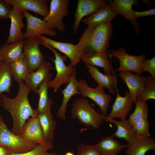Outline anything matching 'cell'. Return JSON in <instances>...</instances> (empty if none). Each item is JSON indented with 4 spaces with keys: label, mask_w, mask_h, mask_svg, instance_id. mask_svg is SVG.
Returning a JSON list of instances; mask_svg holds the SVG:
<instances>
[{
    "label": "cell",
    "mask_w": 155,
    "mask_h": 155,
    "mask_svg": "<svg viewBox=\"0 0 155 155\" xmlns=\"http://www.w3.org/2000/svg\"><path fill=\"white\" fill-rule=\"evenodd\" d=\"M18 92L14 98L6 96L3 93L1 95V106L10 114L13 121V126L11 131L20 136L25 123L30 117H37L36 109L31 106L28 98L31 91L26 85L24 81L18 83Z\"/></svg>",
    "instance_id": "cell-1"
},
{
    "label": "cell",
    "mask_w": 155,
    "mask_h": 155,
    "mask_svg": "<svg viewBox=\"0 0 155 155\" xmlns=\"http://www.w3.org/2000/svg\"><path fill=\"white\" fill-rule=\"evenodd\" d=\"M113 29L111 22L102 23L92 27H87L77 44L83 54L100 53L107 50Z\"/></svg>",
    "instance_id": "cell-2"
},
{
    "label": "cell",
    "mask_w": 155,
    "mask_h": 155,
    "mask_svg": "<svg viewBox=\"0 0 155 155\" xmlns=\"http://www.w3.org/2000/svg\"><path fill=\"white\" fill-rule=\"evenodd\" d=\"M71 117L78 119L84 126L95 129H98L104 121L103 115L97 112L85 97L78 98L73 103Z\"/></svg>",
    "instance_id": "cell-3"
},
{
    "label": "cell",
    "mask_w": 155,
    "mask_h": 155,
    "mask_svg": "<svg viewBox=\"0 0 155 155\" xmlns=\"http://www.w3.org/2000/svg\"><path fill=\"white\" fill-rule=\"evenodd\" d=\"M38 144L22 138L9 130L0 114V146L9 148L13 153H22L28 152Z\"/></svg>",
    "instance_id": "cell-4"
},
{
    "label": "cell",
    "mask_w": 155,
    "mask_h": 155,
    "mask_svg": "<svg viewBox=\"0 0 155 155\" xmlns=\"http://www.w3.org/2000/svg\"><path fill=\"white\" fill-rule=\"evenodd\" d=\"M42 44L51 50L55 56V59L51 58V60L55 63L57 74L55 78L50 81L49 87L53 88L54 92H56L61 86L69 82L74 67L71 63L68 66L65 64L64 62L68 58L67 56H62L56 49L49 44L44 42Z\"/></svg>",
    "instance_id": "cell-5"
},
{
    "label": "cell",
    "mask_w": 155,
    "mask_h": 155,
    "mask_svg": "<svg viewBox=\"0 0 155 155\" xmlns=\"http://www.w3.org/2000/svg\"><path fill=\"white\" fill-rule=\"evenodd\" d=\"M78 89L81 96L92 100L98 106L102 114L107 116L112 97L105 93L104 88L99 85L95 88H91L86 80L80 79L78 81Z\"/></svg>",
    "instance_id": "cell-6"
},
{
    "label": "cell",
    "mask_w": 155,
    "mask_h": 155,
    "mask_svg": "<svg viewBox=\"0 0 155 155\" xmlns=\"http://www.w3.org/2000/svg\"><path fill=\"white\" fill-rule=\"evenodd\" d=\"M50 2L49 13L44 19L49 28H56L60 32H64L65 27L63 19L68 15L69 0H52Z\"/></svg>",
    "instance_id": "cell-7"
},
{
    "label": "cell",
    "mask_w": 155,
    "mask_h": 155,
    "mask_svg": "<svg viewBox=\"0 0 155 155\" xmlns=\"http://www.w3.org/2000/svg\"><path fill=\"white\" fill-rule=\"evenodd\" d=\"M23 52L29 67V72L36 71L45 61L46 57L40 48L43 42L39 36L25 38Z\"/></svg>",
    "instance_id": "cell-8"
},
{
    "label": "cell",
    "mask_w": 155,
    "mask_h": 155,
    "mask_svg": "<svg viewBox=\"0 0 155 155\" xmlns=\"http://www.w3.org/2000/svg\"><path fill=\"white\" fill-rule=\"evenodd\" d=\"M126 50V48L121 47L118 50L111 51V56L116 57L120 62L119 66L115 69V72L130 71L141 75L142 73L141 69L142 63L146 58V55H131Z\"/></svg>",
    "instance_id": "cell-9"
},
{
    "label": "cell",
    "mask_w": 155,
    "mask_h": 155,
    "mask_svg": "<svg viewBox=\"0 0 155 155\" xmlns=\"http://www.w3.org/2000/svg\"><path fill=\"white\" fill-rule=\"evenodd\" d=\"M109 4L106 0H78L73 25V32L76 34L82 18L90 15Z\"/></svg>",
    "instance_id": "cell-10"
},
{
    "label": "cell",
    "mask_w": 155,
    "mask_h": 155,
    "mask_svg": "<svg viewBox=\"0 0 155 155\" xmlns=\"http://www.w3.org/2000/svg\"><path fill=\"white\" fill-rule=\"evenodd\" d=\"M23 13L27 21L26 28L24 34L25 39L42 34L53 36L56 35V31L49 28L44 20L34 16L27 11H23Z\"/></svg>",
    "instance_id": "cell-11"
},
{
    "label": "cell",
    "mask_w": 155,
    "mask_h": 155,
    "mask_svg": "<svg viewBox=\"0 0 155 155\" xmlns=\"http://www.w3.org/2000/svg\"><path fill=\"white\" fill-rule=\"evenodd\" d=\"M38 36L41 39L43 42L49 45L65 55L70 59L71 63L73 67L81 60V58L83 53L78 44L74 45L71 43L58 42L42 35Z\"/></svg>",
    "instance_id": "cell-12"
},
{
    "label": "cell",
    "mask_w": 155,
    "mask_h": 155,
    "mask_svg": "<svg viewBox=\"0 0 155 155\" xmlns=\"http://www.w3.org/2000/svg\"><path fill=\"white\" fill-rule=\"evenodd\" d=\"M109 4L113 11L117 15L122 16L132 24L138 35L140 34L141 28L138 21L134 17L132 9L133 5H138L136 0H109Z\"/></svg>",
    "instance_id": "cell-13"
},
{
    "label": "cell",
    "mask_w": 155,
    "mask_h": 155,
    "mask_svg": "<svg viewBox=\"0 0 155 155\" xmlns=\"http://www.w3.org/2000/svg\"><path fill=\"white\" fill-rule=\"evenodd\" d=\"M117 96L112 106L111 112L107 117L115 119L119 118L120 120L127 119V118L133 106L134 102L131 98L129 91H126L125 96H121L119 90L116 89Z\"/></svg>",
    "instance_id": "cell-14"
},
{
    "label": "cell",
    "mask_w": 155,
    "mask_h": 155,
    "mask_svg": "<svg viewBox=\"0 0 155 155\" xmlns=\"http://www.w3.org/2000/svg\"><path fill=\"white\" fill-rule=\"evenodd\" d=\"M12 8L22 11H30L44 18L49 10L46 0H6Z\"/></svg>",
    "instance_id": "cell-15"
},
{
    "label": "cell",
    "mask_w": 155,
    "mask_h": 155,
    "mask_svg": "<svg viewBox=\"0 0 155 155\" xmlns=\"http://www.w3.org/2000/svg\"><path fill=\"white\" fill-rule=\"evenodd\" d=\"M23 11L12 8L9 16L11 23L9 35L6 42L8 44L24 40L25 38L22 29L25 24L23 22Z\"/></svg>",
    "instance_id": "cell-16"
},
{
    "label": "cell",
    "mask_w": 155,
    "mask_h": 155,
    "mask_svg": "<svg viewBox=\"0 0 155 155\" xmlns=\"http://www.w3.org/2000/svg\"><path fill=\"white\" fill-rule=\"evenodd\" d=\"M53 68L51 63L45 61L36 71L28 73L25 84L31 91L37 94L39 86L49 75Z\"/></svg>",
    "instance_id": "cell-17"
},
{
    "label": "cell",
    "mask_w": 155,
    "mask_h": 155,
    "mask_svg": "<svg viewBox=\"0 0 155 155\" xmlns=\"http://www.w3.org/2000/svg\"><path fill=\"white\" fill-rule=\"evenodd\" d=\"M119 75L126 84L131 98L135 102L137 96L143 90L146 77L130 71L120 72Z\"/></svg>",
    "instance_id": "cell-18"
},
{
    "label": "cell",
    "mask_w": 155,
    "mask_h": 155,
    "mask_svg": "<svg viewBox=\"0 0 155 155\" xmlns=\"http://www.w3.org/2000/svg\"><path fill=\"white\" fill-rule=\"evenodd\" d=\"M76 77V70L74 67L70 81L65 88L61 90L63 94V101L56 114L57 117L59 120L65 121L66 119L65 114L69 100L74 95L80 94L78 89V81Z\"/></svg>",
    "instance_id": "cell-19"
},
{
    "label": "cell",
    "mask_w": 155,
    "mask_h": 155,
    "mask_svg": "<svg viewBox=\"0 0 155 155\" xmlns=\"http://www.w3.org/2000/svg\"><path fill=\"white\" fill-rule=\"evenodd\" d=\"M91 77L99 86L106 88L112 94L116 93L118 84L117 78L115 73L104 74L98 69L88 63H85Z\"/></svg>",
    "instance_id": "cell-20"
},
{
    "label": "cell",
    "mask_w": 155,
    "mask_h": 155,
    "mask_svg": "<svg viewBox=\"0 0 155 155\" xmlns=\"http://www.w3.org/2000/svg\"><path fill=\"white\" fill-rule=\"evenodd\" d=\"M155 150V139L136 134L133 142L128 144L126 148V155H145L150 150Z\"/></svg>",
    "instance_id": "cell-21"
},
{
    "label": "cell",
    "mask_w": 155,
    "mask_h": 155,
    "mask_svg": "<svg viewBox=\"0 0 155 155\" xmlns=\"http://www.w3.org/2000/svg\"><path fill=\"white\" fill-rule=\"evenodd\" d=\"M37 117L44 143H53L57 123L54 119L51 110L38 113Z\"/></svg>",
    "instance_id": "cell-22"
},
{
    "label": "cell",
    "mask_w": 155,
    "mask_h": 155,
    "mask_svg": "<svg viewBox=\"0 0 155 155\" xmlns=\"http://www.w3.org/2000/svg\"><path fill=\"white\" fill-rule=\"evenodd\" d=\"M20 137L26 140L38 144H45L37 117H30L27 119L24 125Z\"/></svg>",
    "instance_id": "cell-23"
},
{
    "label": "cell",
    "mask_w": 155,
    "mask_h": 155,
    "mask_svg": "<svg viewBox=\"0 0 155 155\" xmlns=\"http://www.w3.org/2000/svg\"><path fill=\"white\" fill-rule=\"evenodd\" d=\"M107 50L100 53H89L82 54L81 60L85 63L102 68L105 74L114 73L108 59Z\"/></svg>",
    "instance_id": "cell-24"
},
{
    "label": "cell",
    "mask_w": 155,
    "mask_h": 155,
    "mask_svg": "<svg viewBox=\"0 0 155 155\" xmlns=\"http://www.w3.org/2000/svg\"><path fill=\"white\" fill-rule=\"evenodd\" d=\"M113 134L102 137L94 146L100 155H117L127 145L121 144L114 138Z\"/></svg>",
    "instance_id": "cell-25"
},
{
    "label": "cell",
    "mask_w": 155,
    "mask_h": 155,
    "mask_svg": "<svg viewBox=\"0 0 155 155\" xmlns=\"http://www.w3.org/2000/svg\"><path fill=\"white\" fill-rule=\"evenodd\" d=\"M117 15L112 10L110 5L103 7L94 13L83 19L82 22L90 28L99 24L111 22Z\"/></svg>",
    "instance_id": "cell-26"
},
{
    "label": "cell",
    "mask_w": 155,
    "mask_h": 155,
    "mask_svg": "<svg viewBox=\"0 0 155 155\" xmlns=\"http://www.w3.org/2000/svg\"><path fill=\"white\" fill-rule=\"evenodd\" d=\"M103 118L104 121L113 123L117 127V130L113 134L114 137L120 139L123 138L128 144L133 142L136 134L128 119L120 120L118 121L109 118L107 116L103 115Z\"/></svg>",
    "instance_id": "cell-27"
},
{
    "label": "cell",
    "mask_w": 155,
    "mask_h": 155,
    "mask_svg": "<svg viewBox=\"0 0 155 155\" xmlns=\"http://www.w3.org/2000/svg\"><path fill=\"white\" fill-rule=\"evenodd\" d=\"M24 40L9 44L5 42L1 46V54L2 62L10 63L23 58Z\"/></svg>",
    "instance_id": "cell-28"
},
{
    "label": "cell",
    "mask_w": 155,
    "mask_h": 155,
    "mask_svg": "<svg viewBox=\"0 0 155 155\" xmlns=\"http://www.w3.org/2000/svg\"><path fill=\"white\" fill-rule=\"evenodd\" d=\"M52 75L50 73L43 82L39 86L37 90V94L39 98L38 106L36 109L38 113L51 110L54 103L53 101L48 96L49 84L51 81Z\"/></svg>",
    "instance_id": "cell-29"
},
{
    "label": "cell",
    "mask_w": 155,
    "mask_h": 155,
    "mask_svg": "<svg viewBox=\"0 0 155 155\" xmlns=\"http://www.w3.org/2000/svg\"><path fill=\"white\" fill-rule=\"evenodd\" d=\"M12 77L9 63L2 62L0 64V106L2 104L1 94L3 92H10L12 84Z\"/></svg>",
    "instance_id": "cell-30"
},
{
    "label": "cell",
    "mask_w": 155,
    "mask_h": 155,
    "mask_svg": "<svg viewBox=\"0 0 155 155\" xmlns=\"http://www.w3.org/2000/svg\"><path fill=\"white\" fill-rule=\"evenodd\" d=\"M10 71L15 80L19 83L21 81H25L29 73L27 62L24 57L9 63Z\"/></svg>",
    "instance_id": "cell-31"
},
{
    "label": "cell",
    "mask_w": 155,
    "mask_h": 155,
    "mask_svg": "<svg viewBox=\"0 0 155 155\" xmlns=\"http://www.w3.org/2000/svg\"><path fill=\"white\" fill-rule=\"evenodd\" d=\"M140 100L146 102L150 99H155V78L151 75L146 77L143 90L137 96Z\"/></svg>",
    "instance_id": "cell-32"
},
{
    "label": "cell",
    "mask_w": 155,
    "mask_h": 155,
    "mask_svg": "<svg viewBox=\"0 0 155 155\" xmlns=\"http://www.w3.org/2000/svg\"><path fill=\"white\" fill-rule=\"evenodd\" d=\"M135 107L133 112L130 114L128 120L130 125H133L143 117L148 116V106L146 102L140 100L137 97Z\"/></svg>",
    "instance_id": "cell-33"
},
{
    "label": "cell",
    "mask_w": 155,
    "mask_h": 155,
    "mask_svg": "<svg viewBox=\"0 0 155 155\" xmlns=\"http://www.w3.org/2000/svg\"><path fill=\"white\" fill-rule=\"evenodd\" d=\"M54 147L53 143L38 144L34 148L28 152L22 153H13L11 155H58L56 152H48Z\"/></svg>",
    "instance_id": "cell-34"
},
{
    "label": "cell",
    "mask_w": 155,
    "mask_h": 155,
    "mask_svg": "<svg viewBox=\"0 0 155 155\" xmlns=\"http://www.w3.org/2000/svg\"><path fill=\"white\" fill-rule=\"evenodd\" d=\"M148 116L145 117L134 123L132 128L136 134L149 137L151 135L149 131V123Z\"/></svg>",
    "instance_id": "cell-35"
},
{
    "label": "cell",
    "mask_w": 155,
    "mask_h": 155,
    "mask_svg": "<svg viewBox=\"0 0 155 155\" xmlns=\"http://www.w3.org/2000/svg\"><path fill=\"white\" fill-rule=\"evenodd\" d=\"M141 69L142 73L147 71L155 78V57L143 60L142 63Z\"/></svg>",
    "instance_id": "cell-36"
},
{
    "label": "cell",
    "mask_w": 155,
    "mask_h": 155,
    "mask_svg": "<svg viewBox=\"0 0 155 155\" xmlns=\"http://www.w3.org/2000/svg\"><path fill=\"white\" fill-rule=\"evenodd\" d=\"M78 155H100L94 145L80 144L78 148Z\"/></svg>",
    "instance_id": "cell-37"
},
{
    "label": "cell",
    "mask_w": 155,
    "mask_h": 155,
    "mask_svg": "<svg viewBox=\"0 0 155 155\" xmlns=\"http://www.w3.org/2000/svg\"><path fill=\"white\" fill-rule=\"evenodd\" d=\"M12 7L6 1L0 0V19L7 20L9 16Z\"/></svg>",
    "instance_id": "cell-38"
},
{
    "label": "cell",
    "mask_w": 155,
    "mask_h": 155,
    "mask_svg": "<svg viewBox=\"0 0 155 155\" xmlns=\"http://www.w3.org/2000/svg\"><path fill=\"white\" fill-rule=\"evenodd\" d=\"M132 12L134 17L137 19L143 16L155 15V8H154L148 10L141 11L133 10Z\"/></svg>",
    "instance_id": "cell-39"
},
{
    "label": "cell",
    "mask_w": 155,
    "mask_h": 155,
    "mask_svg": "<svg viewBox=\"0 0 155 155\" xmlns=\"http://www.w3.org/2000/svg\"><path fill=\"white\" fill-rule=\"evenodd\" d=\"M13 152L9 148L0 146V155H11Z\"/></svg>",
    "instance_id": "cell-40"
},
{
    "label": "cell",
    "mask_w": 155,
    "mask_h": 155,
    "mask_svg": "<svg viewBox=\"0 0 155 155\" xmlns=\"http://www.w3.org/2000/svg\"><path fill=\"white\" fill-rule=\"evenodd\" d=\"M1 46L0 44V64L2 62V57H1Z\"/></svg>",
    "instance_id": "cell-41"
},
{
    "label": "cell",
    "mask_w": 155,
    "mask_h": 155,
    "mask_svg": "<svg viewBox=\"0 0 155 155\" xmlns=\"http://www.w3.org/2000/svg\"><path fill=\"white\" fill-rule=\"evenodd\" d=\"M65 155H74L73 153L71 152H68L66 153Z\"/></svg>",
    "instance_id": "cell-42"
}]
</instances>
